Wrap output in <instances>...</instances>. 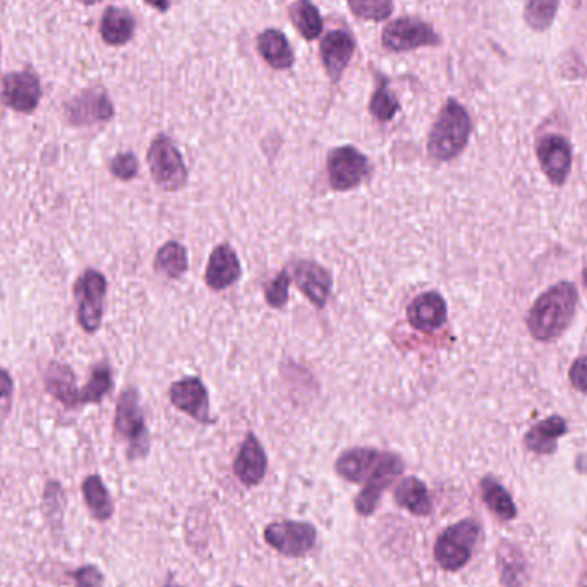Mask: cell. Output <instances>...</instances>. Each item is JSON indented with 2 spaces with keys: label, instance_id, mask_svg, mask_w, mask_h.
Wrapping results in <instances>:
<instances>
[{
  "label": "cell",
  "instance_id": "6da1fadb",
  "mask_svg": "<svg viewBox=\"0 0 587 587\" xmlns=\"http://www.w3.org/2000/svg\"><path fill=\"white\" fill-rule=\"evenodd\" d=\"M404 469L406 464L400 455L371 447L349 448L335 460V473L340 478L383 491L402 476Z\"/></svg>",
  "mask_w": 587,
  "mask_h": 587
},
{
  "label": "cell",
  "instance_id": "7a4b0ae2",
  "mask_svg": "<svg viewBox=\"0 0 587 587\" xmlns=\"http://www.w3.org/2000/svg\"><path fill=\"white\" fill-rule=\"evenodd\" d=\"M577 289L572 282H560L541 294L527 316V328L541 342L557 339L575 315Z\"/></svg>",
  "mask_w": 587,
  "mask_h": 587
},
{
  "label": "cell",
  "instance_id": "3957f363",
  "mask_svg": "<svg viewBox=\"0 0 587 587\" xmlns=\"http://www.w3.org/2000/svg\"><path fill=\"white\" fill-rule=\"evenodd\" d=\"M473 131V122L462 105L450 98L440 114L428 136V153L438 162H448L459 157L464 152L469 136Z\"/></svg>",
  "mask_w": 587,
  "mask_h": 587
},
{
  "label": "cell",
  "instance_id": "277c9868",
  "mask_svg": "<svg viewBox=\"0 0 587 587\" xmlns=\"http://www.w3.org/2000/svg\"><path fill=\"white\" fill-rule=\"evenodd\" d=\"M114 428L117 436L128 445L129 459H145L150 452V433L141 407L140 392L136 388L128 387L119 395Z\"/></svg>",
  "mask_w": 587,
  "mask_h": 587
},
{
  "label": "cell",
  "instance_id": "5b68a950",
  "mask_svg": "<svg viewBox=\"0 0 587 587\" xmlns=\"http://www.w3.org/2000/svg\"><path fill=\"white\" fill-rule=\"evenodd\" d=\"M481 536V524L476 519H464L443 529L436 538L433 557L445 572H459L464 569Z\"/></svg>",
  "mask_w": 587,
  "mask_h": 587
},
{
  "label": "cell",
  "instance_id": "8992f818",
  "mask_svg": "<svg viewBox=\"0 0 587 587\" xmlns=\"http://www.w3.org/2000/svg\"><path fill=\"white\" fill-rule=\"evenodd\" d=\"M107 296V279L102 272L88 268L74 284L76 318L86 333L98 332L102 327L103 306Z\"/></svg>",
  "mask_w": 587,
  "mask_h": 587
},
{
  "label": "cell",
  "instance_id": "52a82bcc",
  "mask_svg": "<svg viewBox=\"0 0 587 587\" xmlns=\"http://www.w3.org/2000/svg\"><path fill=\"white\" fill-rule=\"evenodd\" d=\"M146 162L152 172L153 181L165 191H179L188 182V167L174 141L160 134L148 148Z\"/></svg>",
  "mask_w": 587,
  "mask_h": 587
},
{
  "label": "cell",
  "instance_id": "ba28073f",
  "mask_svg": "<svg viewBox=\"0 0 587 587\" xmlns=\"http://www.w3.org/2000/svg\"><path fill=\"white\" fill-rule=\"evenodd\" d=\"M328 182L335 191H349L370 176L371 164L364 153L351 145L333 148L327 158Z\"/></svg>",
  "mask_w": 587,
  "mask_h": 587
},
{
  "label": "cell",
  "instance_id": "9c48e42d",
  "mask_svg": "<svg viewBox=\"0 0 587 587\" xmlns=\"http://www.w3.org/2000/svg\"><path fill=\"white\" fill-rule=\"evenodd\" d=\"M263 538L273 550L289 558L308 555L316 545V527L309 522L280 521L265 527Z\"/></svg>",
  "mask_w": 587,
  "mask_h": 587
},
{
  "label": "cell",
  "instance_id": "30bf717a",
  "mask_svg": "<svg viewBox=\"0 0 587 587\" xmlns=\"http://www.w3.org/2000/svg\"><path fill=\"white\" fill-rule=\"evenodd\" d=\"M383 47L392 52H411L421 47L440 45V37L428 23L418 18H399L385 26Z\"/></svg>",
  "mask_w": 587,
  "mask_h": 587
},
{
  "label": "cell",
  "instance_id": "8fae6325",
  "mask_svg": "<svg viewBox=\"0 0 587 587\" xmlns=\"http://www.w3.org/2000/svg\"><path fill=\"white\" fill-rule=\"evenodd\" d=\"M64 114L69 124L85 128L110 121L114 117V105L102 86H91L64 105Z\"/></svg>",
  "mask_w": 587,
  "mask_h": 587
},
{
  "label": "cell",
  "instance_id": "7c38bea8",
  "mask_svg": "<svg viewBox=\"0 0 587 587\" xmlns=\"http://www.w3.org/2000/svg\"><path fill=\"white\" fill-rule=\"evenodd\" d=\"M2 103L19 114H31L42 100V83L38 74L25 67L16 73L7 74L2 81Z\"/></svg>",
  "mask_w": 587,
  "mask_h": 587
},
{
  "label": "cell",
  "instance_id": "4fadbf2b",
  "mask_svg": "<svg viewBox=\"0 0 587 587\" xmlns=\"http://www.w3.org/2000/svg\"><path fill=\"white\" fill-rule=\"evenodd\" d=\"M169 397L172 406L191 416L194 421L201 424L213 423L212 414H210V395L205 383L201 382L198 376L182 378L174 383L170 387Z\"/></svg>",
  "mask_w": 587,
  "mask_h": 587
},
{
  "label": "cell",
  "instance_id": "5bb4252c",
  "mask_svg": "<svg viewBox=\"0 0 587 587\" xmlns=\"http://www.w3.org/2000/svg\"><path fill=\"white\" fill-rule=\"evenodd\" d=\"M292 275L297 289L315 308L327 306L328 297L332 294V273L321 267L316 261L299 260L292 265Z\"/></svg>",
  "mask_w": 587,
  "mask_h": 587
},
{
  "label": "cell",
  "instance_id": "9a60e30c",
  "mask_svg": "<svg viewBox=\"0 0 587 587\" xmlns=\"http://www.w3.org/2000/svg\"><path fill=\"white\" fill-rule=\"evenodd\" d=\"M536 153L548 179L562 186L572 169V146L569 141L558 134H548L539 141Z\"/></svg>",
  "mask_w": 587,
  "mask_h": 587
},
{
  "label": "cell",
  "instance_id": "2e32d148",
  "mask_svg": "<svg viewBox=\"0 0 587 587\" xmlns=\"http://www.w3.org/2000/svg\"><path fill=\"white\" fill-rule=\"evenodd\" d=\"M234 474L244 486H258L267 476L268 457L255 433H248L234 459Z\"/></svg>",
  "mask_w": 587,
  "mask_h": 587
},
{
  "label": "cell",
  "instance_id": "e0dca14e",
  "mask_svg": "<svg viewBox=\"0 0 587 587\" xmlns=\"http://www.w3.org/2000/svg\"><path fill=\"white\" fill-rule=\"evenodd\" d=\"M407 321L418 332L431 333L442 328L447 321V303L438 292H423L407 306Z\"/></svg>",
  "mask_w": 587,
  "mask_h": 587
},
{
  "label": "cell",
  "instance_id": "ac0fdd59",
  "mask_svg": "<svg viewBox=\"0 0 587 587\" xmlns=\"http://www.w3.org/2000/svg\"><path fill=\"white\" fill-rule=\"evenodd\" d=\"M243 268L234 248L230 244H218L213 249L206 265L205 282L212 291H224L241 279Z\"/></svg>",
  "mask_w": 587,
  "mask_h": 587
},
{
  "label": "cell",
  "instance_id": "d6986e66",
  "mask_svg": "<svg viewBox=\"0 0 587 587\" xmlns=\"http://www.w3.org/2000/svg\"><path fill=\"white\" fill-rule=\"evenodd\" d=\"M354 50H356V42L351 33L344 30L330 31L321 40V61L333 83H337L342 78L349 62L352 61Z\"/></svg>",
  "mask_w": 587,
  "mask_h": 587
},
{
  "label": "cell",
  "instance_id": "ffe728a7",
  "mask_svg": "<svg viewBox=\"0 0 587 587\" xmlns=\"http://www.w3.org/2000/svg\"><path fill=\"white\" fill-rule=\"evenodd\" d=\"M45 388L67 409L79 406V388L73 368L62 363H50L45 371Z\"/></svg>",
  "mask_w": 587,
  "mask_h": 587
},
{
  "label": "cell",
  "instance_id": "44dd1931",
  "mask_svg": "<svg viewBox=\"0 0 587 587\" xmlns=\"http://www.w3.org/2000/svg\"><path fill=\"white\" fill-rule=\"evenodd\" d=\"M394 500L400 509L416 517H428L433 512L428 486L416 476H407L395 486Z\"/></svg>",
  "mask_w": 587,
  "mask_h": 587
},
{
  "label": "cell",
  "instance_id": "7402d4cb",
  "mask_svg": "<svg viewBox=\"0 0 587 587\" xmlns=\"http://www.w3.org/2000/svg\"><path fill=\"white\" fill-rule=\"evenodd\" d=\"M497 569L503 587H526L529 579L526 558L510 541H502L498 545Z\"/></svg>",
  "mask_w": 587,
  "mask_h": 587
},
{
  "label": "cell",
  "instance_id": "603a6c76",
  "mask_svg": "<svg viewBox=\"0 0 587 587\" xmlns=\"http://www.w3.org/2000/svg\"><path fill=\"white\" fill-rule=\"evenodd\" d=\"M134 30H136V21L129 11L115 6L105 9L100 21V35L107 45L110 47L126 45L134 37Z\"/></svg>",
  "mask_w": 587,
  "mask_h": 587
},
{
  "label": "cell",
  "instance_id": "cb8c5ba5",
  "mask_svg": "<svg viewBox=\"0 0 587 587\" xmlns=\"http://www.w3.org/2000/svg\"><path fill=\"white\" fill-rule=\"evenodd\" d=\"M258 52H260L263 61L268 66L277 69V71H287L294 64V52H292L291 43L287 40L284 33L279 30H265L258 37L256 42Z\"/></svg>",
  "mask_w": 587,
  "mask_h": 587
},
{
  "label": "cell",
  "instance_id": "d4e9b609",
  "mask_svg": "<svg viewBox=\"0 0 587 587\" xmlns=\"http://www.w3.org/2000/svg\"><path fill=\"white\" fill-rule=\"evenodd\" d=\"M565 433H567V421L560 416H551L541 423L534 424L533 428L527 431L524 442L527 448L536 454H555L558 438H562Z\"/></svg>",
  "mask_w": 587,
  "mask_h": 587
},
{
  "label": "cell",
  "instance_id": "484cf974",
  "mask_svg": "<svg viewBox=\"0 0 587 587\" xmlns=\"http://www.w3.org/2000/svg\"><path fill=\"white\" fill-rule=\"evenodd\" d=\"M81 490H83V497H85L91 515L98 522L109 521L110 517L114 515V502H112V497H110L103 479L98 474H91L83 481Z\"/></svg>",
  "mask_w": 587,
  "mask_h": 587
},
{
  "label": "cell",
  "instance_id": "4316f807",
  "mask_svg": "<svg viewBox=\"0 0 587 587\" xmlns=\"http://www.w3.org/2000/svg\"><path fill=\"white\" fill-rule=\"evenodd\" d=\"M479 488H481V497H483L486 507L497 515L498 519L514 521L515 517H517V507H515L509 491L505 490L497 479L486 476V478L481 479Z\"/></svg>",
  "mask_w": 587,
  "mask_h": 587
},
{
  "label": "cell",
  "instance_id": "83f0119b",
  "mask_svg": "<svg viewBox=\"0 0 587 587\" xmlns=\"http://www.w3.org/2000/svg\"><path fill=\"white\" fill-rule=\"evenodd\" d=\"M188 251L177 241H169L158 249L155 256V270L165 275L167 279H181L188 272Z\"/></svg>",
  "mask_w": 587,
  "mask_h": 587
},
{
  "label": "cell",
  "instance_id": "f1b7e54d",
  "mask_svg": "<svg viewBox=\"0 0 587 587\" xmlns=\"http://www.w3.org/2000/svg\"><path fill=\"white\" fill-rule=\"evenodd\" d=\"M292 25L296 26L299 35L304 40H316L323 30V19H321L318 7L311 0H296L289 9Z\"/></svg>",
  "mask_w": 587,
  "mask_h": 587
},
{
  "label": "cell",
  "instance_id": "f546056e",
  "mask_svg": "<svg viewBox=\"0 0 587 587\" xmlns=\"http://www.w3.org/2000/svg\"><path fill=\"white\" fill-rule=\"evenodd\" d=\"M112 388H114L112 368L107 363H98L97 366H93L85 387L79 390V404H100L105 399V395L110 394Z\"/></svg>",
  "mask_w": 587,
  "mask_h": 587
},
{
  "label": "cell",
  "instance_id": "4dcf8cb0",
  "mask_svg": "<svg viewBox=\"0 0 587 587\" xmlns=\"http://www.w3.org/2000/svg\"><path fill=\"white\" fill-rule=\"evenodd\" d=\"M399 110V100L395 97L394 91L390 90L387 79H382L375 93H373V97H371V115L380 122H388L394 119Z\"/></svg>",
  "mask_w": 587,
  "mask_h": 587
},
{
  "label": "cell",
  "instance_id": "1f68e13d",
  "mask_svg": "<svg viewBox=\"0 0 587 587\" xmlns=\"http://www.w3.org/2000/svg\"><path fill=\"white\" fill-rule=\"evenodd\" d=\"M558 4L560 0H529L526 7L527 25L536 31L550 28L557 16Z\"/></svg>",
  "mask_w": 587,
  "mask_h": 587
},
{
  "label": "cell",
  "instance_id": "d6a6232c",
  "mask_svg": "<svg viewBox=\"0 0 587 587\" xmlns=\"http://www.w3.org/2000/svg\"><path fill=\"white\" fill-rule=\"evenodd\" d=\"M354 16L368 21H385L394 13V0H347Z\"/></svg>",
  "mask_w": 587,
  "mask_h": 587
},
{
  "label": "cell",
  "instance_id": "836d02e7",
  "mask_svg": "<svg viewBox=\"0 0 587 587\" xmlns=\"http://www.w3.org/2000/svg\"><path fill=\"white\" fill-rule=\"evenodd\" d=\"M64 509H66V498H64V491L61 485L50 481L47 488H45V495H43V512L45 517L49 519L50 524L54 522L62 527V517H64Z\"/></svg>",
  "mask_w": 587,
  "mask_h": 587
},
{
  "label": "cell",
  "instance_id": "e575fe53",
  "mask_svg": "<svg viewBox=\"0 0 587 587\" xmlns=\"http://www.w3.org/2000/svg\"><path fill=\"white\" fill-rule=\"evenodd\" d=\"M291 275L287 270L277 273L270 282L263 285V292H265V301H267L272 308H284L287 301H289V287H291Z\"/></svg>",
  "mask_w": 587,
  "mask_h": 587
},
{
  "label": "cell",
  "instance_id": "d590c367",
  "mask_svg": "<svg viewBox=\"0 0 587 587\" xmlns=\"http://www.w3.org/2000/svg\"><path fill=\"white\" fill-rule=\"evenodd\" d=\"M109 170L110 174L117 177L119 181H133L140 172V162L134 153H117L109 162Z\"/></svg>",
  "mask_w": 587,
  "mask_h": 587
},
{
  "label": "cell",
  "instance_id": "8d00e7d4",
  "mask_svg": "<svg viewBox=\"0 0 587 587\" xmlns=\"http://www.w3.org/2000/svg\"><path fill=\"white\" fill-rule=\"evenodd\" d=\"M385 491L380 488H363L359 491L358 497L354 498V509L363 517H370L375 514L378 505L382 502Z\"/></svg>",
  "mask_w": 587,
  "mask_h": 587
},
{
  "label": "cell",
  "instance_id": "74e56055",
  "mask_svg": "<svg viewBox=\"0 0 587 587\" xmlns=\"http://www.w3.org/2000/svg\"><path fill=\"white\" fill-rule=\"evenodd\" d=\"M71 577H73L74 587H103L105 584L103 572L97 565H83L74 570Z\"/></svg>",
  "mask_w": 587,
  "mask_h": 587
},
{
  "label": "cell",
  "instance_id": "f35d334b",
  "mask_svg": "<svg viewBox=\"0 0 587 587\" xmlns=\"http://www.w3.org/2000/svg\"><path fill=\"white\" fill-rule=\"evenodd\" d=\"M570 383L574 385L579 392L587 394V358H579L570 368Z\"/></svg>",
  "mask_w": 587,
  "mask_h": 587
},
{
  "label": "cell",
  "instance_id": "ab89813d",
  "mask_svg": "<svg viewBox=\"0 0 587 587\" xmlns=\"http://www.w3.org/2000/svg\"><path fill=\"white\" fill-rule=\"evenodd\" d=\"M14 382L6 370L0 368V399H9L13 395Z\"/></svg>",
  "mask_w": 587,
  "mask_h": 587
},
{
  "label": "cell",
  "instance_id": "60d3db41",
  "mask_svg": "<svg viewBox=\"0 0 587 587\" xmlns=\"http://www.w3.org/2000/svg\"><path fill=\"white\" fill-rule=\"evenodd\" d=\"M148 6H152L153 9H157L160 13H167L170 7V0H146Z\"/></svg>",
  "mask_w": 587,
  "mask_h": 587
},
{
  "label": "cell",
  "instance_id": "b9f144b4",
  "mask_svg": "<svg viewBox=\"0 0 587 587\" xmlns=\"http://www.w3.org/2000/svg\"><path fill=\"white\" fill-rule=\"evenodd\" d=\"M81 4H85V6H95V4H100L102 0H79Z\"/></svg>",
  "mask_w": 587,
  "mask_h": 587
},
{
  "label": "cell",
  "instance_id": "7bdbcfd3",
  "mask_svg": "<svg viewBox=\"0 0 587 587\" xmlns=\"http://www.w3.org/2000/svg\"><path fill=\"white\" fill-rule=\"evenodd\" d=\"M584 285L587 287V270H584Z\"/></svg>",
  "mask_w": 587,
  "mask_h": 587
},
{
  "label": "cell",
  "instance_id": "ee69618b",
  "mask_svg": "<svg viewBox=\"0 0 587 587\" xmlns=\"http://www.w3.org/2000/svg\"><path fill=\"white\" fill-rule=\"evenodd\" d=\"M165 587H182V586H176V584H169V586H165Z\"/></svg>",
  "mask_w": 587,
  "mask_h": 587
},
{
  "label": "cell",
  "instance_id": "f6af8a7d",
  "mask_svg": "<svg viewBox=\"0 0 587 587\" xmlns=\"http://www.w3.org/2000/svg\"><path fill=\"white\" fill-rule=\"evenodd\" d=\"M234 587H243V586H234Z\"/></svg>",
  "mask_w": 587,
  "mask_h": 587
}]
</instances>
